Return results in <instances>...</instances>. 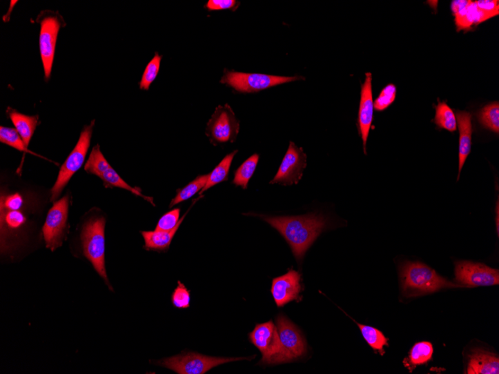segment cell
I'll return each mask as SVG.
<instances>
[{
  "label": "cell",
  "mask_w": 499,
  "mask_h": 374,
  "mask_svg": "<svg viewBox=\"0 0 499 374\" xmlns=\"http://www.w3.org/2000/svg\"><path fill=\"white\" fill-rule=\"evenodd\" d=\"M251 215L260 217L284 237L299 263L329 226V219L322 214L284 217Z\"/></svg>",
  "instance_id": "1"
},
{
  "label": "cell",
  "mask_w": 499,
  "mask_h": 374,
  "mask_svg": "<svg viewBox=\"0 0 499 374\" xmlns=\"http://www.w3.org/2000/svg\"><path fill=\"white\" fill-rule=\"evenodd\" d=\"M400 279L403 295L407 297L432 294L444 288H464L418 262H404L400 269Z\"/></svg>",
  "instance_id": "2"
},
{
  "label": "cell",
  "mask_w": 499,
  "mask_h": 374,
  "mask_svg": "<svg viewBox=\"0 0 499 374\" xmlns=\"http://www.w3.org/2000/svg\"><path fill=\"white\" fill-rule=\"evenodd\" d=\"M105 226L106 219L104 217L90 219L84 226L81 231L85 257L92 264L94 268L106 282L111 291L113 288L108 282L105 263Z\"/></svg>",
  "instance_id": "3"
},
{
  "label": "cell",
  "mask_w": 499,
  "mask_h": 374,
  "mask_svg": "<svg viewBox=\"0 0 499 374\" xmlns=\"http://www.w3.org/2000/svg\"><path fill=\"white\" fill-rule=\"evenodd\" d=\"M248 336L250 342L262 355L259 364L270 366L288 363L277 328L273 322L257 324Z\"/></svg>",
  "instance_id": "4"
},
{
  "label": "cell",
  "mask_w": 499,
  "mask_h": 374,
  "mask_svg": "<svg viewBox=\"0 0 499 374\" xmlns=\"http://www.w3.org/2000/svg\"><path fill=\"white\" fill-rule=\"evenodd\" d=\"M254 357H255L254 355L252 357L239 358L213 357L188 352L162 360L157 364L179 374H204L221 364L240 360H251Z\"/></svg>",
  "instance_id": "5"
},
{
  "label": "cell",
  "mask_w": 499,
  "mask_h": 374,
  "mask_svg": "<svg viewBox=\"0 0 499 374\" xmlns=\"http://www.w3.org/2000/svg\"><path fill=\"white\" fill-rule=\"evenodd\" d=\"M95 122L93 121L89 126H85L76 147L63 164L56 184L51 190V201L57 199L72 177L83 166L92 140Z\"/></svg>",
  "instance_id": "6"
},
{
  "label": "cell",
  "mask_w": 499,
  "mask_h": 374,
  "mask_svg": "<svg viewBox=\"0 0 499 374\" xmlns=\"http://www.w3.org/2000/svg\"><path fill=\"white\" fill-rule=\"evenodd\" d=\"M303 79L299 77H279L262 74H246L225 70L221 83L241 93H255L271 87Z\"/></svg>",
  "instance_id": "7"
},
{
  "label": "cell",
  "mask_w": 499,
  "mask_h": 374,
  "mask_svg": "<svg viewBox=\"0 0 499 374\" xmlns=\"http://www.w3.org/2000/svg\"><path fill=\"white\" fill-rule=\"evenodd\" d=\"M239 126L231 106H219L207 123L206 134L214 145L233 143L237 139Z\"/></svg>",
  "instance_id": "8"
},
{
  "label": "cell",
  "mask_w": 499,
  "mask_h": 374,
  "mask_svg": "<svg viewBox=\"0 0 499 374\" xmlns=\"http://www.w3.org/2000/svg\"><path fill=\"white\" fill-rule=\"evenodd\" d=\"M456 277L466 288L491 286L499 284V271L485 264L469 261L456 262Z\"/></svg>",
  "instance_id": "9"
},
{
  "label": "cell",
  "mask_w": 499,
  "mask_h": 374,
  "mask_svg": "<svg viewBox=\"0 0 499 374\" xmlns=\"http://www.w3.org/2000/svg\"><path fill=\"white\" fill-rule=\"evenodd\" d=\"M69 197L66 196L54 204L43 225V238L47 248L52 251L61 246L66 230Z\"/></svg>",
  "instance_id": "10"
},
{
  "label": "cell",
  "mask_w": 499,
  "mask_h": 374,
  "mask_svg": "<svg viewBox=\"0 0 499 374\" xmlns=\"http://www.w3.org/2000/svg\"><path fill=\"white\" fill-rule=\"evenodd\" d=\"M306 155L302 148L294 142H290L285 157L281 162L276 176L270 184L293 186L302 179L306 167Z\"/></svg>",
  "instance_id": "11"
},
{
  "label": "cell",
  "mask_w": 499,
  "mask_h": 374,
  "mask_svg": "<svg viewBox=\"0 0 499 374\" xmlns=\"http://www.w3.org/2000/svg\"><path fill=\"white\" fill-rule=\"evenodd\" d=\"M275 322L288 363L304 357L307 352V348L302 332L284 314L278 315Z\"/></svg>",
  "instance_id": "12"
},
{
  "label": "cell",
  "mask_w": 499,
  "mask_h": 374,
  "mask_svg": "<svg viewBox=\"0 0 499 374\" xmlns=\"http://www.w3.org/2000/svg\"><path fill=\"white\" fill-rule=\"evenodd\" d=\"M39 48L44 77L48 81L52 72L61 23L56 16H48L41 21Z\"/></svg>",
  "instance_id": "13"
},
{
  "label": "cell",
  "mask_w": 499,
  "mask_h": 374,
  "mask_svg": "<svg viewBox=\"0 0 499 374\" xmlns=\"http://www.w3.org/2000/svg\"><path fill=\"white\" fill-rule=\"evenodd\" d=\"M302 290L301 275L293 269L272 280L271 292L278 308H282L294 300L299 302Z\"/></svg>",
  "instance_id": "14"
},
{
  "label": "cell",
  "mask_w": 499,
  "mask_h": 374,
  "mask_svg": "<svg viewBox=\"0 0 499 374\" xmlns=\"http://www.w3.org/2000/svg\"><path fill=\"white\" fill-rule=\"evenodd\" d=\"M373 76L371 72L366 75V80L362 86L361 99L359 110L358 124L360 135L364 144V152L366 154V143L373 121L374 101L373 95Z\"/></svg>",
  "instance_id": "15"
},
{
  "label": "cell",
  "mask_w": 499,
  "mask_h": 374,
  "mask_svg": "<svg viewBox=\"0 0 499 374\" xmlns=\"http://www.w3.org/2000/svg\"><path fill=\"white\" fill-rule=\"evenodd\" d=\"M468 374H498L499 359L497 355L482 349H476L469 355Z\"/></svg>",
  "instance_id": "16"
},
{
  "label": "cell",
  "mask_w": 499,
  "mask_h": 374,
  "mask_svg": "<svg viewBox=\"0 0 499 374\" xmlns=\"http://www.w3.org/2000/svg\"><path fill=\"white\" fill-rule=\"evenodd\" d=\"M456 115L460 132L459 173L458 178V180H459L460 172L471 152L473 125H471V115L469 112L458 111Z\"/></svg>",
  "instance_id": "17"
},
{
  "label": "cell",
  "mask_w": 499,
  "mask_h": 374,
  "mask_svg": "<svg viewBox=\"0 0 499 374\" xmlns=\"http://www.w3.org/2000/svg\"><path fill=\"white\" fill-rule=\"evenodd\" d=\"M202 197H203V196H201L194 200L190 208H192L194 204L198 201V199ZM190 208L188 210L182 218L180 219L178 225L174 230L170 231L155 230L141 232L145 242L144 248L148 250L166 251L170 248L172 240H173L175 235L178 231L180 225L182 224L184 221V219L188 215Z\"/></svg>",
  "instance_id": "18"
},
{
  "label": "cell",
  "mask_w": 499,
  "mask_h": 374,
  "mask_svg": "<svg viewBox=\"0 0 499 374\" xmlns=\"http://www.w3.org/2000/svg\"><path fill=\"white\" fill-rule=\"evenodd\" d=\"M8 113L16 130L21 135L26 147L28 148L39 124V116L25 115L15 111L14 109H8Z\"/></svg>",
  "instance_id": "19"
},
{
  "label": "cell",
  "mask_w": 499,
  "mask_h": 374,
  "mask_svg": "<svg viewBox=\"0 0 499 374\" xmlns=\"http://www.w3.org/2000/svg\"><path fill=\"white\" fill-rule=\"evenodd\" d=\"M238 150H235L226 155L219 165H217L211 173H208L206 184L201 193H199V195H202L208 189L228 179L232 162Z\"/></svg>",
  "instance_id": "20"
},
{
  "label": "cell",
  "mask_w": 499,
  "mask_h": 374,
  "mask_svg": "<svg viewBox=\"0 0 499 374\" xmlns=\"http://www.w3.org/2000/svg\"><path fill=\"white\" fill-rule=\"evenodd\" d=\"M433 353V348L431 343L428 342L416 343L411 348L409 357L404 360V366L412 371L417 366L429 362Z\"/></svg>",
  "instance_id": "21"
},
{
  "label": "cell",
  "mask_w": 499,
  "mask_h": 374,
  "mask_svg": "<svg viewBox=\"0 0 499 374\" xmlns=\"http://www.w3.org/2000/svg\"><path fill=\"white\" fill-rule=\"evenodd\" d=\"M352 320L359 326L362 337H364V339L371 348H373L375 352L378 351L381 355H384L385 353L384 349V346H389V339L384 333L376 329V328L359 324L353 320V319H352Z\"/></svg>",
  "instance_id": "22"
},
{
  "label": "cell",
  "mask_w": 499,
  "mask_h": 374,
  "mask_svg": "<svg viewBox=\"0 0 499 374\" xmlns=\"http://www.w3.org/2000/svg\"><path fill=\"white\" fill-rule=\"evenodd\" d=\"M260 156L258 154H253L235 172L233 184L235 186L242 187V189H247L248 182L255 173Z\"/></svg>",
  "instance_id": "23"
},
{
  "label": "cell",
  "mask_w": 499,
  "mask_h": 374,
  "mask_svg": "<svg viewBox=\"0 0 499 374\" xmlns=\"http://www.w3.org/2000/svg\"><path fill=\"white\" fill-rule=\"evenodd\" d=\"M101 178L104 181V184L106 188H120L126 190L131 191V193L136 195L144 198L150 203L153 206H155V204L153 202V198L144 196L141 193V190L137 188H133L122 179V178L117 175V172L112 168H110L106 170L101 176Z\"/></svg>",
  "instance_id": "24"
},
{
  "label": "cell",
  "mask_w": 499,
  "mask_h": 374,
  "mask_svg": "<svg viewBox=\"0 0 499 374\" xmlns=\"http://www.w3.org/2000/svg\"><path fill=\"white\" fill-rule=\"evenodd\" d=\"M207 179L208 175H199L184 188L178 189L177 195L174 199H172L169 207L172 208L180 203L186 201V200L192 198L198 193H201L206 184Z\"/></svg>",
  "instance_id": "25"
},
{
  "label": "cell",
  "mask_w": 499,
  "mask_h": 374,
  "mask_svg": "<svg viewBox=\"0 0 499 374\" xmlns=\"http://www.w3.org/2000/svg\"><path fill=\"white\" fill-rule=\"evenodd\" d=\"M434 123L449 132H456L458 128L456 115L446 103H440L436 107Z\"/></svg>",
  "instance_id": "26"
},
{
  "label": "cell",
  "mask_w": 499,
  "mask_h": 374,
  "mask_svg": "<svg viewBox=\"0 0 499 374\" xmlns=\"http://www.w3.org/2000/svg\"><path fill=\"white\" fill-rule=\"evenodd\" d=\"M110 163L105 159L99 146L97 144L90 152L89 159L86 164L85 170L90 175L101 177L104 173L111 168Z\"/></svg>",
  "instance_id": "27"
},
{
  "label": "cell",
  "mask_w": 499,
  "mask_h": 374,
  "mask_svg": "<svg viewBox=\"0 0 499 374\" xmlns=\"http://www.w3.org/2000/svg\"><path fill=\"white\" fill-rule=\"evenodd\" d=\"M480 124L497 134L499 132V105L495 102L485 106L478 113Z\"/></svg>",
  "instance_id": "28"
},
{
  "label": "cell",
  "mask_w": 499,
  "mask_h": 374,
  "mask_svg": "<svg viewBox=\"0 0 499 374\" xmlns=\"http://www.w3.org/2000/svg\"><path fill=\"white\" fill-rule=\"evenodd\" d=\"M476 4L477 14L475 25L482 23L499 14L498 0H479Z\"/></svg>",
  "instance_id": "29"
},
{
  "label": "cell",
  "mask_w": 499,
  "mask_h": 374,
  "mask_svg": "<svg viewBox=\"0 0 499 374\" xmlns=\"http://www.w3.org/2000/svg\"><path fill=\"white\" fill-rule=\"evenodd\" d=\"M477 14L476 2L471 1L468 6L455 14L458 31L466 30L475 24Z\"/></svg>",
  "instance_id": "30"
},
{
  "label": "cell",
  "mask_w": 499,
  "mask_h": 374,
  "mask_svg": "<svg viewBox=\"0 0 499 374\" xmlns=\"http://www.w3.org/2000/svg\"><path fill=\"white\" fill-rule=\"evenodd\" d=\"M0 141L23 152H31L26 147L21 135L13 128L0 127Z\"/></svg>",
  "instance_id": "31"
},
{
  "label": "cell",
  "mask_w": 499,
  "mask_h": 374,
  "mask_svg": "<svg viewBox=\"0 0 499 374\" xmlns=\"http://www.w3.org/2000/svg\"><path fill=\"white\" fill-rule=\"evenodd\" d=\"M162 57L157 52L155 57L148 63L146 68H145L141 83L140 88L142 90H149L150 85L156 79L160 69Z\"/></svg>",
  "instance_id": "32"
},
{
  "label": "cell",
  "mask_w": 499,
  "mask_h": 374,
  "mask_svg": "<svg viewBox=\"0 0 499 374\" xmlns=\"http://www.w3.org/2000/svg\"><path fill=\"white\" fill-rule=\"evenodd\" d=\"M172 304L177 308H188L190 304V291L180 281L171 295Z\"/></svg>",
  "instance_id": "33"
},
{
  "label": "cell",
  "mask_w": 499,
  "mask_h": 374,
  "mask_svg": "<svg viewBox=\"0 0 499 374\" xmlns=\"http://www.w3.org/2000/svg\"><path fill=\"white\" fill-rule=\"evenodd\" d=\"M396 87L395 85L386 86L377 98L374 103V107L377 111H384L395 101L396 97Z\"/></svg>",
  "instance_id": "34"
},
{
  "label": "cell",
  "mask_w": 499,
  "mask_h": 374,
  "mask_svg": "<svg viewBox=\"0 0 499 374\" xmlns=\"http://www.w3.org/2000/svg\"><path fill=\"white\" fill-rule=\"evenodd\" d=\"M180 208H175L163 215L158 222L157 231H170L174 230L179 222Z\"/></svg>",
  "instance_id": "35"
},
{
  "label": "cell",
  "mask_w": 499,
  "mask_h": 374,
  "mask_svg": "<svg viewBox=\"0 0 499 374\" xmlns=\"http://www.w3.org/2000/svg\"><path fill=\"white\" fill-rule=\"evenodd\" d=\"M239 2L235 0H210L206 4L208 10L219 11V10H233V8L238 7Z\"/></svg>",
  "instance_id": "36"
},
{
  "label": "cell",
  "mask_w": 499,
  "mask_h": 374,
  "mask_svg": "<svg viewBox=\"0 0 499 374\" xmlns=\"http://www.w3.org/2000/svg\"><path fill=\"white\" fill-rule=\"evenodd\" d=\"M470 2L468 0H456V1H453L451 8L453 15L462 10V8H464Z\"/></svg>",
  "instance_id": "37"
}]
</instances>
